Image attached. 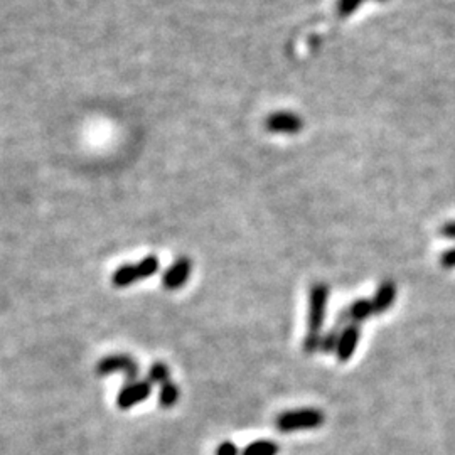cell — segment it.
Segmentation results:
<instances>
[{"label":"cell","instance_id":"cell-9","mask_svg":"<svg viewBox=\"0 0 455 455\" xmlns=\"http://www.w3.org/2000/svg\"><path fill=\"white\" fill-rule=\"evenodd\" d=\"M348 312L351 324L361 326L364 320L371 319V317L375 315V307H373L371 298H357V300H354L353 304L349 305Z\"/></svg>","mask_w":455,"mask_h":455},{"label":"cell","instance_id":"cell-15","mask_svg":"<svg viewBox=\"0 0 455 455\" xmlns=\"http://www.w3.org/2000/svg\"><path fill=\"white\" fill-rule=\"evenodd\" d=\"M341 333H342V329H339V327H335L333 324V327L327 331V334L322 335L320 351H322V353H333V351L337 349V342H339V337H341Z\"/></svg>","mask_w":455,"mask_h":455},{"label":"cell","instance_id":"cell-16","mask_svg":"<svg viewBox=\"0 0 455 455\" xmlns=\"http://www.w3.org/2000/svg\"><path fill=\"white\" fill-rule=\"evenodd\" d=\"M364 0H337L335 2V12L339 17H348L354 10H357L361 7ZM378 2H385V0H378Z\"/></svg>","mask_w":455,"mask_h":455},{"label":"cell","instance_id":"cell-2","mask_svg":"<svg viewBox=\"0 0 455 455\" xmlns=\"http://www.w3.org/2000/svg\"><path fill=\"white\" fill-rule=\"evenodd\" d=\"M326 417L317 408H300L283 412L275 420V427L282 434L297 430H314V428L322 427Z\"/></svg>","mask_w":455,"mask_h":455},{"label":"cell","instance_id":"cell-8","mask_svg":"<svg viewBox=\"0 0 455 455\" xmlns=\"http://www.w3.org/2000/svg\"><path fill=\"white\" fill-rule=\"evenodd\" d=\"M395 298H397V283L391 280H383L371 298L373 307H375V315L385 314L388 309L393 305Z\"/></svg>","mask_w":455,"mask_h":455},{"label":"cell","instance_id":"cell-3","mask_svg":"<svg viewBox=\"0 0 455 455\" xmlns=\"http://www.w3.org/2000/svg\"><path fill=\"white\" fill-rule=\"evenodd\" d=\"M123 373L129 381H135L139 376V364L129 354H110L96 364V375L107 376L111 373Z\"/></svg>","mask_w":455,"mask_h":455},{"label":"cell","instance_id":"cell-7","mask_svg":"<svg viewBox=\"0 0 455 455\" xmlns=\"http://www.w3.org/2000/svg\"><path fill=\"white\" fill-rule=\"evenodd\" d=\"M361 339V326L357 324H349L342 329L341 337H339L337 349H335V357H337L339 363H346L356 353L357 344H359Z\"/></svg>","mask_w":455,"mask_h":455},{"label":"cell","instance_id":"cell-11","mask_svg":"<svg viewBox=\"0 0 455 455\" xmlns=\"http://www.w3.org/2000/svg\"><path fill=\"white\" fill-rule=\"evenodd\" d=\"M280 454V447L277 442L271 440H256V442L249 443L243 449L241 455H278Z\"/></svg>","mask_w":455,"mask_h":455},{"label":"cell","instance_id":"cell-10","mask_svg":"<svg viewBox=\"0 0 455 455\" xmlns=\"http://www.w3.org/2000/svg\"><path fill=\"white\" fill-rule=\"evenodd\" d=\"M137 280H140V275H139V268H137V265H122L120 268H117L113 274V277H111V283H113L115 287H118V289H125V287L132 285V283H135Z\"/></svg>","mask_w":455,"mask_h":455},{"label":"cell","instance_id":"cell-18","mask_svg":"<svg viewBox=\"0 0 455 455\" xmlns=\"http://www.w3.org/2000/svg\"><path fill=\"white\" fill-rule=\"evenodd\" d=\"M440 265H442L443 268H455V248H450V249H445V252L440 255Z\"/></svg>","mask_w":455,"mask_h":455},{"label":"cell","instance_id":"cell-6","mask_svg":"<svg viewBox=\"0 0 455 455\" xmlns=\"http://www.w3.org/2000/svg\"><path fill=\"white\" fill-rule=\"evenodd\" d=\"M192 262L188 256H181L174 262L173 267L166 270L162 277V283L167 290H179L181 287L186 285V282L191 277Z\"/></svg>","mask_w":455,"mask_h":455},{"label":"cell","instance_id":"cell-19","mask_svg":"<svg viewBox=\"0 0 455 455\" xmlns=\"http://www.w3.org/2000/svg\"><path fill=\"white\" fill-rule=\"evenodd\" d=\"M440 234L443 238H449V240H455V221H449L440 228Z\"/></svg>","mask_w":455,"mask_h":455},{"label":"cell","instance_id":"cell-14","mask_svg":"<svg viewBox=\"0 0 455 455\" xmlns=\"http://www.w3.org/2000/svg\"><path fill=\"white\" fill-rule=\"evenodd\" d=\"M137 268H139L140 280L152 277V275L157 274L159 270V258L155 255L145 256L144 260H140V262L137 263Z\"/></svg>","mask_w":455,"mask_h":455},{"label":"cell","instance_id":"cell-1","mask_svg":"<svg viewBox=\"0 0 455 455\" xmlns=\"http://www.w3.org/2000/svg\"><path fill=\"white\" fill-rule=\"evenodd\" d=\"M329 285L317 282L309 290V315H307V334L304 337V351L307 354H314L320 349L322 342V327L327 314L329 304Z\"/></svg>","mask_w":455,"mask_h":455},{"label":"cell","instance_id":"cell-5","mask_svg":"<svg viewBox=\"0 0 455 455\" xmlns=\"http://www.w3.org/2000/svg\"><path fill=\"white\" fill-rule=\"evenodd\" d=\"M265 129L271 133H298L304 129V120L292 111H277V113L268 115L265 120Z\"/></svg>","mask_w":455,"mask_h":455},{"label":"cell","instance_id":"cell-12","mask_svg":"<svg viewBox=\"0 0 455 455\" xmlns=\"http://www.w3.org/2000/svg\"><path fill=\"white\" fill-rule=\"evenodd\" d=\"M179 397H181V390L173 381H167L160 386L159 403L162 408H173L175 403L179 401Z\"/></svg>","mask_w":455,"mask_h":455},{"label":"cell","instance_id":"cell-17","mask_svg":"<svg viewBox=\"0 0 455 455\" xmlns=\"http://www.w3.org/2000/svg\"><path fill=\"white\" fill-rule=\"evenodd\" d=\"M216 455H241L240 450H238L236 443L230 442V440H225V442L219 443L216 447Z\"/></svg>","mask_w":455,"mask_h":455},{"label":"cell","instance_id":"cell-13","mask_svg":"<svg viewBox=\"0 0 455 455\" xmlns=\"http://www.w3.org/2000/svg\"><path fill=\"white\" fill-rule=\"evenodd\" d=\"M170 371H169V366L164 363H155L152 364L151 369H148V381L152 383V385H160L162 386L164 383L170 381Z\"/></svg>","mask_w":455,"mask_h":455},{"label":"cell","instance_id":"cell-4","mask_svg":"<svg viewBox=\"0 0 455 455\" xmlns=\"http://www.w3.org/2000/svg\"><path fill=\"white\" fill-rule=\"evenodd\" d=\"M152 393V383L148 379H135V381H129L122 388L118 393L117 405L122 410H130L132 406L139 405L145 401Z\"/></svg>","mask_w":455,"mask_h":455}]
</instances>
